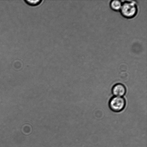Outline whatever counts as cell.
Segmentation results:
<instances>
[{"label":"cell","instance_id":"cell-1","mask_svg":"<svg viewBox=\"0 0 147 147\" xmlns=\"http://www.w3.org/2000/svg\"><path fill=\"white\" fill-rule=\"evenodd\" d=\"M119 11L122 16L125 18H133L138 13L137 4L134 1H125L122 2L121 8Z\"/></svg>","mask_w":147,"mask_h":147},{"label":"cell","instance_id":"cell-2","mask_svg":"<svg viewBox=\"0 0 147 147\" xmlns=\"http://www.w3.org/2000/svg\"><path fill=\"white\" fill-rule=\"evenodd\" d=\"M126 102L125 99L122 97L114 96L110 99L109 106L113 111L119 112L125 109Z\"/></svg>","mask_w":147,"mask_h":147},{"label":"cell","instance_id":"cell-4","mask_svg":"<svg viewBox=\"0 0 147 147\" xmlns=\"http://www.w3.org/2000/svg\"><path fill=\"white\" fill-rule=\"evenodd\" d=\"M122 2L119 0H112L109 3L111 9L115 11H119L121 8Z\"/></svg>","mask_w":147,"mask_h":147},{"label":"cell","instance_id":"cell-3","mask_svg":"<svg viewBox=\"0 0 147 147\" xmlns=\"http://www.w3.org/2000/svg\"><path fill=\"white\" fill-rule=\"evenodd\" d=\"M112 92L115 96L122 97L126 94V89L125 86L122 84L117 83L113 86Z\"/></svg>","mask_w":147,"mask_h":147},{"label":"cell","instance_id":"cell-5","mask_svg":"<svg viewBox=\"0 0 147 147\" xmlns=\"http://www.w3.org/2000/svg\"><path fill=\"white\" fill-rule=\"evenodd\" d=\"M28 5L32 6H35L39 5L42 2V1L40 0H35V1H31V0H25L24 1Z\"/></svg>","mask_w":147,"mask_h":147}]
</instances>
